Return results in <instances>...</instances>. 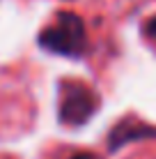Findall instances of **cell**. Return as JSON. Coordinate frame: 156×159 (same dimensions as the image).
I'll list each match as a JSON object with an SVG mask.
<instances>
[{"label": "cell", "mask_w": 156, "mask_h": 159, "mask_svg": "<svg viewBox=\"0 0 156 159\" xmlns=\"http://www.w3.org/2000/svg\"><path fill=\"white\" fill-rule=\"evenodd\" d=\"M145 35L152 37V39H156V14L149 21H145Z\"/></svg>", "instance_id": "cell-4"}, {"label": "cell", "mask_w": 156, "mask_h": 159, "mask_svg": "<svg viewBox=\"0 0 156 159\" xmlns=\"http://www.w3.org/2000/svg\"><path fill=\"white\" fill-rule=\"evenodd\" d=\"M69 159H94L90 152H78V155H74V157H69Z\"/></svg>", "instance_id": "cell-5"}, {"label": "cell", "mask_w": 156, "mask_h": 159, "mask_svg": "<svg viewBox=\"0 0 156 159\" xmlns=\"http://www.w3.org/2000/svg\"><path fill=\"white\" fill-rule=\"evenodd\" d=\"M37 42L46 51L57 53V56H67V58L83 56L87 48L83 19L74 12H57V23L41 30Z\"/></svg>", "instance_id": "cell-1"}, {"label": "cell", "mask_w": 156, "mask_h": 159, "mask_svg": "<svg viewBox=\"0 0 156 159\" xmlns=\"http://www.w3.org/2000/svg\"><path fill=\"white\" fill-rule=\"evenodd\" d=\"M140 139H156V127H149V125L138 122V120H122L108 136V150L117 152L120 148Z\"/></svg>", "instance_id": "cell-3"}, {"label": "cell", "mask_w": 156, "mask_h": 159, "mask_svg": "<svg viewBox=\"0 0 156 159\" xmlns=\"http://www.w3.org/2000/svg\"><path fill=\"white\" fill-rule=\"evenodd\" d=\"M99 111V95L85 83H64L57 118L64 125L80 127Z\"/></svg>", "instance_id": "cell-2"}]
</instances>
